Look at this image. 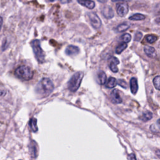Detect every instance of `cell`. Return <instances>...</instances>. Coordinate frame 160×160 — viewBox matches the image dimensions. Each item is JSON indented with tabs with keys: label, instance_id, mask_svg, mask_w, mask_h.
<instances>
[{
	"label": "cell",
	"instance_id": "1f68e13d",
	"mask_svg": "<svg viewBox=\"0 0 160 160\" xmlns=\"http://www.w3.org/2000/svg\"><path fill=\"white\" fill-rule=\"evenodd\" d=\"M113 2H116V1H128V0H111Z\"/></svg>",
	"mask_w": 160,
	"mask_h": 160
},
{
	"label": "cell",
	"instance_id": "3957f363",
	"mask_svg": "<svg viewBox=\"0 0 160 160\" xmlns=\"http://www.w3.org/2000/svg\"><path fill=\"white\" fill-rule=\"evenodd\" d=\"M84 74L82 72H77L74 74L68 83V88L71 92H76L79 88Z\"/></svg>",
	"mask_w": 160,
	"mask_h": 160
},
{
	"label": "cell",
	"instance_id": "d6986e66",
	"mask_svg": "<svg viewBox=\"0 0 160 160\" xmlns=\"http://www.w3.org/2000/svg\"><path fill=\"white\" fill-rule=\"evenodd\" d=\"M127 46H128L127 43L122 42V43L120 44L119 45H118V46L116 47V49H115L116 53L118 54H121V53L127 48Z\"/></svg>",
	"mask_w": 160,
	"mask_h": 160
},
{
	"label": "cell",
	"instance_id": "f1b7e54d",
	"mask_svg": "<svg viewBox=\"0 0 160 160\" xmlns=\"http://www.w3.org/2000/svg\"><path fill=\"white\" fill-rule=\"evenodd\" d=\"M2 25V18L0 16V30H1V29Z\"/></svg>",
	"mask_w": 160,
	"mask_h": 160
},
{
	"label": "cell",
	"instance_id": "277c9868",
	"mask_svg": "<svg viewBox=\"0 0 160 160\" xmlns=\"http://www.w3.org/2000/svg\"><path fill=\"white\" fill-rule=\"evenodd\" d=\"M31 46L32 48L34 54L35 56V58L36 60L39 63H42L44 61V53L41 48L40 41L38 39H34L31 41Z\"/></svg>",
	"mask_w": 160,
	"mask_h": 160
},
{
	"label": "cell",
	"instance_id": "52a82bcc",
	"mask_svg": "<svg viewBox=\"0 0 160 160\" xmlns=\"http://www.w3.org/2000/svg\"><path fill=\"white\" fill-rule=\"evenodd\" d=\"M110 99L112 103L119 104L122 102V98L120 96L119 91L117 89H113L110 94Z\"/></svg>",
	"mask_w": 160,
	"mask_h": 160
},
{
	"label": "cell",
	"instance_id": "7c38bea8",
	"mask_svg": "<svg viewBox=\"0 0 160 160\" xmlns=\"http://www.w3.org/2000/svg\"><path fill=\"white\" fill-rule=\"evenodd\" d=\"M29 153L32 158H36L38 155V148L37 144L35 141H32L29 144Z\"/></svg>",
	"mask_w": 160,
	"mask_h": 160
},
{
	"label": "cell",
	"instance_id": "f546056e",
	"mask_svg": "<svg viewBox=\"0 0 160 160\" xmlns=\"http://www.w3.org/2000/svg\"><path fill=\"white\" fill-rule=\"evenodd\" d=\"M4 94H5V91H4L3 90H1L0 89V96H3Z\"/></svg>",
	"mask_w": 160,
	"mask_h": 160
},
{
	"label": "cell",
	"instance_id": "6da1fadb",
	"mask_svg": "<svg viewBox=\"0 0 160 160\" xmlns=\"http://www.w3.org/2000/svg\"><path fill=\"white\" fill-rule=\"evenodd\" d=\"M54 86L52 81L47 78L41 79L36 87V92L40 98L49 96L54 90Z\"/></svg>",
	"mask_w": 160,
	"mask_h": 160
},
{
	"label": "cell",
	"instance_id": "cb8c5ba5",
	"mask_svg": "<svg viewBox=\"0 0 160 160\" xmlns=\"http://www.w3.org/2000/svg\"><path fill=\"white\" fill-rule=\"evenodd\" d=\"M121 40H122L124 42L127 43V42H129L131 41V35H130L129 34L126 33V34H122V35L121 36Z\"/></svg>",
	"mask_w": 160,
	"mask_h": 160
},
{
	"label": "cell",
	"instance_id": "5bb4252c",
	"mask_svg": "<svg viewBox=\"0 0 160 160\" xmlns=\"http://www.w3.org/2000/svg\"><path fill=\"white\" fill-rule=\"evenodd\" d=\"M78 2L88 9H92L95 6V2L92 0H78Z\"/></svg>",
	"mask_w": 160,
	"mask_h": 160
},
{
	"label": "cell",
	"instance_id": "83f0119b",
	"mask_svg": "<svg viewBox=\"0 0 160 160\" xmlns=\"http://www.w3.org/2000/svg\"><path fill=\"white\" fill-rule=\"evenodd\" d=\"M71 0H61V2L62 3H68V2H69Z\"/></svg>",
	"mask_w": 160,
	"mask_h": 160
},
{
	"label": "cell",
	"instance_id": "8992f818",
	"mask_svg": "<svg viewBox=\"0 0 160 160\" xmlns=\"http://www.w3.org/2000/svg\"><path fill=\"white\" fill-rule=\"evenodd\" d=\"M129 11V7L127 3H121L117 5V13L120 17H124Z\"/></svg>",
	"mask_w": 160,
	"mask_h": 160
},
{
	"label": "cell",
	"instance_id": "5b68a950",
	"mask_svg": "<svg viewBox=\"0 0 160 160\" xmlns=\"http://www.w3.org/2000/svg\"><path fill=\"white\" fill-rule=\"evenodd\" d=\"M90 23L94 29H99L101 26V21L98 16L94 12H90L88 14Z\"/></svg>",
	"mask_w": 160,
	"mask_h": 160
},
{
	"label": "cell",
	"instance_id": "4316f807",
	"mask_svg": "<svg viewBox=\"0 0 160 160\" xmlns=\"http://www.w3.org/2000/svg\"><path fill=\"white\" fill-rule=\"evenodd\" d=\"M129 160H136V156L133 153H131L129 155Z\"/></svg>",
	"mask_w": 160,
	"mask_h": 160
},
{
	"label": "cell",
	"instance_id": "2e32d148",
	"mask_svg": "<svg viewBox=\"0 0 160 160\" xmlns=\"http://www.w3.org/2000/svg\"><path fill=\"white\" fill-rule=\"evenodd\" d=\"M116 84H117V80L113 77H110L106 84V86L108 88H114L116 86Z\"/></svg>",
	"mask_w": 160,
	"mask_h": 160
},
{
	"label": "cell",
	"instance_id": "7a4b0ae2",
	"mask_svg": "<svg viewBox=\"0 0 160 160\" xmlns=\"http://www.w3.org/2000/svg\"><path fill=\"white\" fill-rule=\"evenodd\" d=\"M15 76L23 81H29L33 77V71L27 66H20L14 71Z\"/></svg>",
	"mask_w": 160,
	"mask_h": 160
},
{
	"label": "cell",
	"instance_id": "8fae6325",
	"mask_svg": "<svg viewBox=\"0 0 160 160\" xmlns=\"http://www.w3.org/2000/svg\"><path fill=\"white\" fill-rule=\"evenodd\" d=\"M144 51L149 58H156L157 56V54L155 49L151 46H145L144 47Z\"/></svg>",
	"mask_w": 160,
	"mask_h": 160
},
{
	"label": "cell",
	"instance_id": "d4e9b609",
	"mask_svg": "<svg viewBox=\"0 0 160 160\" xmlns=\"http://www.w3.org/2000/svg\"><path fill=\"white\" fill-rule=\"evenodd\" d=\"M117 84H118L122 88L126 89L128 88V84H127L126 82L124 80H123V79H118L117 81Z\"/></svg>",
	"mask_w": 160,
	"mask_h": 160
},
{
	"label": "cell",
	"instance_id": "e0dca14e",
	"mask_svg": "<svg viewBox=\"0 0 160 160\" xmlns=\"http://www.w3.org/2000/svg\"><path fill=\"white\" fill-rule=\"evenodd\" d=\"M29 127L33 132H36L38 129L37 126V119L34 118H32L29 121Z\"/></svg>",
	"mask_w": 160,
	"mask_h": 160
},
{
	"label": "cell",
	"instance_id": "603a6c76",
	"mask_svg": "<svg viewBox=\"0 0 160 160\" xmlns=\"http://www.w3.org/2000/svg\"><path fill=\"white\" fill-rule=\"evenodd\" d=\"M159 83H160V77H159V76H157L153 79V84H154L155 88L158 90L160 89Z\"/></svg>",
	"mask_w": 160,
	"mask_h": 160
},
{
	"label": "cell",
	"instance_id": "4fadbf2b",
	"mask_svg": "<svg viewBox=\"0 0 160 160\" xmlns=\"http://www.w3.org/2000/svg\"><path fill=\"white\" fill-rule=\"evenodd\" d=\"M130 84V89L131 91L133 94H136L138 90V81L136 78H132L130 79L129 82Z\"/></svg>",
	"mask_w": 160,
	"mask_h": 160
},
{
	"label": "cell",
	"instance_id": "44dd1931",
	"mask_svg": "<svg viewBox=\"0 0 160 160\" xmlns=\"http://www.w3.org/2000/svg\"><path fill=\"white\" fill-rule=\"evenodd\" d=\"M129 28V25L128 24L124 22V23L121 24L119 26H118L116 29V31L117 32H124V31H126Z\"/></svg>",
	"mask_w": 160,
	"mask_h": 160
},
{
	"label": "cell",
	"instance_id": "ba28073f",
	"mask_svg": "<svg viewBox=\"0 0 160 160\" xmlns=\"http://www.w3.org/2000/svg\"><path fill=\"white\" fill-rule=\"evenodd\" d=\"M101 13L102 16L107 19H111L114 16V11L111 7L107 5L102 6L101 9Z\"/></svg>",
	"mask_w": 160,
	"mask_h": 160
},
{
	"label": "cell",
	"instance_id": "30bf717a",
	"mask_svg": "<svg viewBox=\"0 0 160 160\" xmlns=\"http://www.w3.org/2000/svg\"><path fill=\"white\" fill-rule=\"evenodd\" d=\"M79 52V48L73 45L68 46L65 50V53L68 56H75V55H77Z\"/></svg>",
	"mask_w": 160,
	"mask_h": 160
},
{
	"label": "cell",
	"instance_id": "4dcf8cb0",
	"mask_svg": "<svg viewBox=\"0 0 160 160\" xmlns=\"http://www.w3.org/2000/svg\"><path fill=\"white\" fill-rule=\"evenodd\" d=\"M99 2H102V3H104V2H106L108 0H98Z\"/></svg>",
	"mask_w": 160,
	"mask_h": 160
},
{
	"label": "cell",
	"instance_id": "484cf974",
	"mask_svg": "<svg viewBox=\"0 0 160 160\" xmlns=\"http://www.w3.org/2000/svg\"><path fill=\"white\" fill-rule=\"evenodd\" d=\"M142 33H141V32H138L135 34V36H134V40L136 41H140V39H141V38H142Z\"/></svg>",
	"mask_w": 160,
	"mask_h": 160
},
{
	"label": "cell",
	"instance_id": "7402d4cb",
	"mask_svg": "<svg viewBox=\"0 0 160 160\" xmlns=\"http://www.w3.org/2000/svg\"><path fill=\"white\" fill-rule=\"evenodd\" d=\"M157 39H158V37L156 36H154V35H152V34L148 35L146 38V41L149 43H153L155 41H156Z\"/></svg>",
	"mask_w": 160,
	"mask_h": 160
},
{
	"label": "cell",
	"instance_id": "9a60e30c",
	"mask_svg": "<svg viewBox=\"0 0 160 160\" xmlns=\"http://www.w3.org/2000/svg\"><path fill=\"white\" fill-rule=\"evenodd\" d=\"M98 77V79H99V83L100 84H106V75L105 72L103 71H99Z\"/></svg>",
	"mask_w": 160,
	"mask_h": 160
},
{
	"label": "cell",
	"instance_id": "ffe728a7",
	"mask_svg": "<svg viewBox=\"0 0 160 160\" xmlns=\"http://www.w3.org/2000/svg\"><path fill=\"white\" fill-rule=\"evenodd\" d=\"M145 18H146L145 16H144L143 14H139V13L135 14L129 18V19L132 21H140V20H143Z\"/></svg>",
	"mask_w": 160,
	"mask_h": 160
},
{
	"label": "cell",
	"instance_id": "9c48e42d",
	"mask_svg": "<svg viewBox=\"0 0 160 160\" xmlns=\"http://www.w3.org/2000/svg\"><path fill=\"white\" fill-rule=\"evenodd\" d=\"M109 66L110 69L114 72H117L118 71V68L117 67V65L119 64V59L117 58L112 56L109 59Z\"/></svg>",
	"mask_w": 160,
	"mask_h": 160
},
{
	"label": "cell",
	"instance_id": "ac0fdd59",
	"mask_svg": "<svg viewBox=\"0 0 160 160\" xmlns=\"http://www.w3.org/2000/svg\"><path fill=\"white\" fill-rule=\"evenodd\" d=\"M152 118V114L151 112L150 111H145L143 112L142 116L140 118V119L142 121H148L150 119H151Z\"/></svg>",
	"mask_w": 160,
	"mask_h": 160
}]
</instances>
